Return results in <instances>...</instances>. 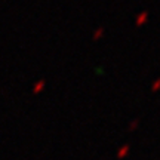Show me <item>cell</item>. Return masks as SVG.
<instances>
[{"instance_id":"obj_1","label":"cell","mask_w":160,"mask_h":160,"mask_svg":"<svg viewBox=\"0 0 160 160\" xmlns=\"http://www.w3.org/2000/svg\"><path fill=\"white\" fill-rule=\"evenodd\" d=\"M45 80H39L37 83L34 85V88H33V93H39V92L43 91V88H45Z\"/></svg>"},{"instance_id":"obj_2","label":"cell","mask_w":160,"mask_h":160,"mask_svg":"<svg viewBox=\"0 0 160 160\" xmlns=\"http://www.w3.org/2000/svg\"><path fill=\"white\" fill-rule=\"evenodd\" d=\"M102 34H104V28H97L95 34H93V40H98Z\"/></svg>"}]
</instances>
